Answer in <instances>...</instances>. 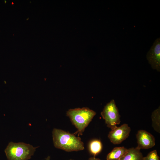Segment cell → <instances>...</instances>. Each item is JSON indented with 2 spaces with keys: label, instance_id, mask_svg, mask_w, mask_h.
I'll return each instance as SVG.
<instances>
[{
  "label": "cell",
  "instance_id": "12",
  "mask_svg": "<svg viewBox=\"0 0 160 160\" xmlns=\"http://www.w3.org/2000/svg\"><path fill=\"white\" fill-rule=\"evenodd\" d=\"M143 160H160L157 151L154 150L149 152L145 157H143Z\"/></svg>",
  "mask_w": 160,
  "mask_h": 160
},
{
  "label": "cell",
  "instance_id": "15",
  "mask_svg": "<svg viewBox=\"0 0 160 160\" xmlns=\"http://www.w3.org/2000/svg\"><path fill=\"white\" fill-rule=\"evenodd\" d=\"M73 160V159H69V160Z\"/></svg>",
  "mask_w": 160,
  "mask_h": 160
},
{
  "label": "cell",
  "instance_id": "11",
  "mask_svg": "<svg viewBox=\"0 0 160 160\" xmlns=\"http://www.w3.org/2000/svg\"><path fill=\"white\" fill-rule=\"evenodd\" d=\"M152 127L157 132H160V107L159 106L151 114Z\"/></svg>",
  "mask_w": 160,
  "mask_h": 160
},
{
  "label": "cell",
  "instance_id": "8",
  "mask_svg": "<svg viewBox=\"0 0 160 160\" xmlns=\"http://www.w3.org/2000/svg\"><path fill=\"white\" fill-rule=\"evenodd\" d=\"M143 156L140 150L137 147L127 149L124 156L120 160H143Z\"/></svg>",
  "mask_w": 160,
  "mask_h": 160
},
{
  "label": "cell",
  "instance_id": "5",
  "mask_svg": "<svg viewBox=\"0 0 160 160\" xmlns=\"http://www.w3.org/2000/svg\"><path fill=\"white\" fill-rule=\"evenodd\" d=\"M131 128L128 124H124L119 127H116L111 129L109 133L108 137L113 144H119L128 137Z\"/></svg>",
  "mask_w": 160,
  "mask_h": 160
},
{
  "label": "cell",
  "instance_id": "1",
  "mask_svg": "<svg viewBox=\"0 0 160 160\" xmlns=\"http://www.w3.org/2000/svg\"><path fill=\"white\" fill-rule=\"evenodd\" d=\"M52 137L54 146L57 148L68 152L82 151L84 149L81 138L74 134L54 128Z\"/></svg>",
  "mask_w": 160,
  "mask_h": 160
},
{
  "label": "cell",
  "instance_id": "4",
  "mask_svg": "<svg viewBox=\"0 0 160 160\" xmlns=\"http://www.w3.org/2000/svg\"><path fill=\"white\" fill-rule=\"evenodd\" d=\"M108 127L112 129L121 122V116L114 100L113 99L104 106L101 113Z\"/></svg>",
  "mask_w": 160,
  "mask_h": 160
},
{
  "label": "cell",
  "instance_id": "9",
  "mask_svg": "<svg viewBox=\"0 0 160 160\" xmlns=\"http://www.w3.org/2000/svg\"><path fill=\"white\" fill-rule=\"evenodd\" d=\"M127 149L123 146L115 147L108 154L106 160H120L125 154Z\"/></svg>",
  "mask_w": 160,
  "mask_h": 160
},
{
  "label": "cell",
  "instance_id": "13",
  "mask_svg": "<svg viewBox=\"0 0 160 160\" xmlns=\"http://www.w3.org/2000/svg\"><path fill=\"white\" fill-rule=\"evenodd\" d=\"M88 160H102L100 159L96 158L94 157H92L89 158Z\"/></svg>",
  "mask_w": 160,
  "mask_h": 160
},
{
  "label": "cell",
  "instance_id": "3",
  "mask_svg": "<svg viewBox=\"0 0 160 160\" xmlns=\"http://www.w3.org/2000/svg\"><path fill=\"white\" fill-rule=\"evenodd\" d=\"M38 147L23 142H9L4 150L8 160H28Z\"/></svg>",
  "mask_w": 160,
  "mask_h": 160
},
{
  "label": "cell",
  "instance_id": "10",
  "mask_svg": "<svg viewBox=\"0 0 160 160\" xmlns=\"http://www.w3.org/2000/svg\"><path fill=\"white\" fill-rule=\"evenodd\" d=\"M103 148L101 141L98 139L91 140L88 144V150L90 153L95 156L102 151Z\"/></svg>",
  "mask_w": 160,
  "mask_h": 160
},
{
  "label": "cell",
  "instance_id": "6",
  "mask_svg": "<svg viewBox=\"0 0 160 160\" xmlns=\"http://www.w3.org/2000/svg\"><path fill=\"white\" fill-rule=\"evenodd\" d=\"M147 59L151 68L160 71V38L155 41L146 55Z\"/></svg>",
  "mask_w": 160,
  "mask_h": 160
},
{
  "label": "cell",
  "instance_id": "7",
  "mask_svg": "<svg viewBox=\"0 0 160 160\" xmlns=\"http://www.w3.org/2000/svg\"><path fill=\"white\" fill-rule=\"evenodd\" d=\"M137 148L141 149H148L154 147L155 144L154 137L150 133L143 130L138 131L136 134Z\"/></svg>",
  "mask_w": 160,
  "mask_h": 160
},
{
  "label": "cell",
  "instance_id": "2",
  "mask_svg": "<svg viewBox=\"0 0 160 160\" xmlns=\"http://www.w3.org/2000/svg\"><path fill=\"white\" fill-rule=\"evenodd\" d=\"M96 113L95 111L87 107L68 110L66 115L77 129L74 134L82 135L85 129Z\"/></svg>",
  "mask_w": 160,
  "mask_h": 160
},
{
  "label": "cell",
  "instance_id": "14",
  "mask_svg": "<svg viewBox=\"0 0 160 160\" xmlns=\"http://www.w3.org/2000/svg\"><path fill=\"white\" fill-rule=\"evenodd\" d=\"M44 160H51L50 156H48Z\"/></svg>",
  "mask_w": 160,
  "mask_h": 160
}]
</instances>
